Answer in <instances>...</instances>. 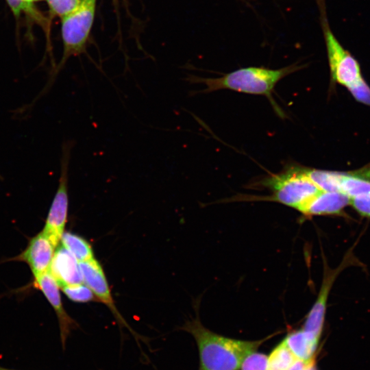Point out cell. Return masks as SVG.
Listing matches in <instances>:
<instances>
[{
    "instance_id": "18",
    "label": "cell",
    "mask_w": 370,
    "mask_h": 370,
    "mask_svg": "<svg viewBox=\"0 0 370 370\" xmlns=\"http://www.w3.org/2000/svg\"><path fill=\"white\" fill-rule=\"evenodd\" d=\"M61 288L73 301L86 303L95 300V295L84 282L67 285Z\"/></svg>"
},
{
    "instance_id": "2",
    "label": "cell",
    "mask_w": 370,
    "mask_h": 370,
    "mask_svg": "<svg viewBox=\"0 0 370 370\" xmlns=\"http://www.w3.org/2000/svg\"><path fill=\"white\" fill-rule=\"evenodd\" d=\"M302 67L301 65L296 64L279 69L247 67L236 70L219 77H193L190 81L204 83L206 88L201 91L202 92L229 89L247 94L264 95L271 100L273 90L278 82Z\"/></svg>"
},
{
    "instance_id": "24",
    "label": "cell",
    "mask_w": 370,
    "mask_h": 370,
    "mask_svg": "<svg viewBox=\"0 0 370 370\" xmlns=\"http://www.w3.org/2000/svg\"><path fill=\"white\" fill-rule=\"evenodd\" d=\"M305 362L296 359L295 361L292 364L288 370H304L305 365Z\"/></svg>"
},
{
    "instance_id": "25",
    "label": "cell",
    "mask_w": 370,
    "mask_h": 370,
    "mask_svg": "<svg viewBox=\"0 0 370 370\" xmlns=\"http://www.w3.org/2000/svg\"><path fill=\"white\" fill-rule=\"evenodd\" d=\"M304 370H317L314 358L306 363Z\"/></svg>"
},
{
    "instance_id": "19",
    "label": "cell",
    "mask_w": 370,
    "mask_h": 370,
    "mask_svg": "<svg viewBox=\"0 0 370 370\" xmlns=\"http://www.w3.org/2000/svg\"><path fill=\"white\" fill-rule=\"evenodd\" d=\"M268 357L255 352L249 354L241 365V370H267Z\"/></svg>"
},
{
    "instance_id": "4",
    "label": "cell",
    "mask_w": 370,
    "mask_h": 370,
    "mask_svg": "<svg viewBox=\"0 0 370 370\" xmlns=\"http://www.w3.org/2000/svg\"><path fill=\"white\" fill-rule=\"evenodd\" d=\"M75 144V143L73 140H66L62 144L58 187L42 230L44 234L56 247L59 245L64 232L67 219L69 164L71 150Z\"/></svg>"
},
{
    "instance_id": "12",
    "label": "cell",
    "mask_w": 370,
    "mask_h": 370,
    "mask_svg": "<svg viewBox=\"0 0 370 370\" xmlns=\"http://www.w3.org/2000/svg\"><path fill=\"white\" fill-rule=\"evenodd\" d=\"M349 205V198L338 192L321 190L306 205L301 213L306 217L340 215Z\"/></svg>"
},
{
    "instance_id": "3",
    "label": "cell",
    "mask_w": 370,
    "mask_h": 370,
    "mask_svg": "<svg viewBox=\"0 0 370 370\" xmlns=\"http://www.w3.org/2000/svg\"><path fill=\"white\" fill-rule=\"evenodd\" d=\"M262 184L271 190L267 199L301 212L321 190L305 174L303 167L291 166L283 172L267 177Z\"/></svg>"
},
{
    "instance_id": "21",
    "label": "cell",
    "mask_w": 370,
    "mask_h": 370,
    "mask_svg": "<svg viewBox=\"0 0 370 370\" xmlns=\"http://www.w3.org/2000/svg\"><path fill=\"white\" fill-rule=\"evenodd\" d=\"M347 89L357 101L370 105V88L363 77L352 84Z\"/></svg>"
},
{
    "instance_id": "11",
    "label": "cell",
    "mask_w": 370,
    "mask_h": 370,
    "mask_svg": "<svg viewBox=\"0 0 370 370\" xmlns=\"http://www.w3.org/2000/svg\"><path fill=\"white\" fill-rule=\"evenodd\" d=\"M49 273L60 288L83 282L79 262L62 245L56 248Z\"/></svg>"
},
{
    "instance_id": "5",
    "label": "cell",
    "mask_w": 370,
    "mask_h": 370,
    "mask_svg": "<svg viewBox=\"0 0 370 370\" xmlns=\"http://www.w3.org/2000/svg\"><path fill=\"white\" fill-rule=\"evenodd\" d=\"M96 0H80L79 5L62 17L64 52L62 61L82 51L93 22Z\"/></svg>"
},
{
    "instance_id": "16",
    "label": "cell",
    "mask_w": 370,
    "mask_h": 370,
    "mask_svg": "<svg viewBox=\"0 0 370 370\" xmlns=\"http://www.w3.org/2000/svg\"><path fill=\"white\" fill-rule=\"evenodd\" d=\"M305 174L321 190L338 192L342 173L303 167Z\"/></svg>"
},
{
    "instance_id": "7",
    "label": "cell",
    "mask_w": 370,
    "mask_h": 370,
    "mask_svg": "<svg viewBox=\"0 0 370 370\" xmlns=\"http://www.w3.org/2000/svg\"><path fill=\"white\" fill-rule=\"evenodd\" d=\"M79 263L83 282L89 287L95 297L110 310L120 327H125L135 338H138V335L131 329L118 310L111 294L105 273L99 262L96 259L92 258Z\"/></svg>"
},
{
    "instance_id": "20",
    "label": "cell",
    "mask_w": 370,
    "mask_h": 370,
    "mask_svg": "<svg viewBox=\"0 0 370 370\" xmlns=\"http://www.w3.org/2000/svg\"><path fill=\"white\" fill-rule=\"evenodd\" d=\"M50 11L55 15L63 17L73 11L80 0H47Z\"/></svg>"
},
{
    "instance_id": "1",
    "label": "cell",
    "mask_w": 370,
    "mask_h": 370,
    "mask_svg": "<svg viewBox=\"0 0 370 370\" xmlns=\"http://www.w3.org/2000/svg\"><path fill=\"white\" fill-rule=\"evenodd\" d=\"M181 330L195 340L201 370H238L244 358L263 342L235 340L214 333L202 325L198 315Z\"/></svg>"
},
{
    "instance_id": "17",
    "label": "cell",
    "mask_w": 370,
    "mask_h": 370,
    "mask_svg": "<svg viewBox=\"0 0 370 370\" xmlns=\"http://www.w3.org/2000/svg\"><path fill=\"white\" fill-rule=\"evenodd\" d=\"M296 359L282 341L269 356L267 370H288Z\"/></svg>"
},
{
    "instance_id": "28",
    "label": "cell",
    "mask_w": 370,
    "mask_h": 370,
    "mask_svg": "<svg viewBox=\"0 0 370 370\" xmlns=\"http://www.w3.org/2000/svg\"><path fill=\"white\" fill-rule=\"evenodd\" d=\"M25 1V0H24ZM26 2V1H25Z\"/></svg>"
},
{
    "instance_id": "26",
    "label": "cell",
    "mask_w": 370,
    "mask_h": 370,
    "mask_svg": "<svg viewBox=\"0 0 370 370\" xmlns=\"http://www.w3.org/2000/svg\"><path fill=\"white\" fill-rule=\"evenodd\" d=\"M0 370H17V369H8V368L0 366Z\"/></svg>"
},
{
    "instance_id": "15",
    "label": "cell",
    "mask_w": 370,
    "mask_h": 370,
    "mask_svg": "<svg viewBox=\"0 0 370 370\" xmlns=\"http://www.w3.org/2000/svg\"><path fill=\"white\" fill-rule=\"evenodd\" d=\"M339 193L349 199L370 193V180L365 176L352 173L341 174Z\"/></svg>"
},
{
    "instance_id": "6",
    "label": "cell",
    "mask_w": 370,
    "mask_h": 370,
    "mask_svg": "<svg viewBox=\"0 0 370 370\" xmlns=\"http://www.w3.org/2000/svg\"><path fill=\"white\" fill-rule=\"evenodd\" d=\"M322 23L332 79L348 88L362 78L360 64L342 46L327 21L323 20Z\"/></svg>"
},
{
    "instance_id": "9",
    "label": "cell",
    "mask_w": 370,
    "mask_h": 370,
    "mask_svg": "<svg viewBox=\"0 0 370 370\" xmlns=\"http://www.w3.org/2000/svg\"><path fill=\"white\" fill-rule=\"evenodd\" d=\"M56 248L42 231L32 238L27 247L12 260L26 262L36 279L49 271Z\"/></svg>"
},
{
    "instance_id": "10",
    "label": "cell",
    "mask_w": 370,
    "mask_h": 370,
    "mask_svg": "<svg viewBox=\"0 0 370 370\" xmlns=\"http://www.w3.org/2000/svg\"><path fill=\"white\" fill-rule=\"evenodd\" d=\"M34 286L44 294L55 310L59 323L62 347L64 350L68 336L73 330L78 327V325L64 310L60 293V286L49 271L34 279Z\"/></svg>"
},
{
    "instance_id": "27",
    "label": "cell",
    "mask_w": 370,
    "mask_h": 370,
    "mask_svg": "<svg viewBox=\"0 0 370 370\" xmlns=\"http://www.w3.org/2000/svg\"><path fill=\"white\" fill-rule=\"evenodd\" d=\"M40 1V0H25L26 2H27L29 3H31V4H32V3L34 1Z\"/></svg>"
},
{
    "instance_id": "14",
    "label": "cell",
    "mask_w": 370,
    "mask_h": 370,
    "mask_svg": "<svg viewBox=\"0 0 370 370\" xmlns=\"http://www.w3.org/2000/svg\"><path fill=\"white\" fill-rule=\"evenodd\" d=\"M62 245L65 247L79 262L94 258L90 244L83 237L72 232H64L61 240Z\"/></svg>"
},
{
    "instance_id": "22",
    "label": "cell",
    "mask_w": 370,
    "mask_h": 370,
    "mask_svg": "<svg viewBox=\"0 0 370 370\" xmlns=\"http://www.w3.org/2000/svg\"><path fill=\"white\" fill-rule=\"evenodd\" d=\"M349 205L361 216L370 218V193L349 199Z\"/></svg>"
},
{
    "instance_id": "13",
    "label": "cell",
    "mask_w": 370,
    "mask_h": 370,
    "mask_svg": "<svg viewBox=\"0 0 370 370\" xmlns=\"http://www.w3.org/2000/svg\"><path fill=\"white\" fill-rule=\"evenodd\" d=\"M283 341L296 358L305 362L314 358L319 341L302 329L288 334Z\"/></svg>"
},
{
    "instance_id": "8",
    "label": "cell",
    "mask_w": 370,
    "mask_h": 370,
    "mask_svg": "<svg viewBox=\"0 0 370 370\" xmlns=\"http://www.w3.org/2000/svg\"><path fill=\"white\" fill-rule=\"evenodd\" d=\"M350 259L351 256H346L337 268L325 269L317 299L309 311L303 325L302 330L304 331L319 340L323 328L326 304L330 289L338 275L351 263Z\"/></svg>"
},
{
    "instance_id": "23",
    "label": "cell",
    "mask_w": 370,
    "mask_h": 370,
    "mask_svg": "<svg viewBox=\"0 0 370 370\" xmlns=\"http://www.w3.org/2000/svg\"><path fill=\"white\" fill-rule=\"evenodd\" d=\"M16 16H18L21 11L31 13L37 16L36 12L34 10L32 4L25 2L24 0H5Z\"/></svg>"
}]
</instances>
